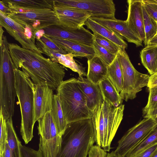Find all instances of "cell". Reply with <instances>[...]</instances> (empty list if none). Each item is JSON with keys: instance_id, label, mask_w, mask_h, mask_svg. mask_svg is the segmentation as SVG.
<instances>
[{"instance_id": "1", "label": "cell", "mask_w": 157, "mask_h": 157, "mask_svg": "<svg viewBox=\"0 0 157 157\" xmlns=\"http://www.w3.org/2000/svg\"><path fill=\"white\" fill-rule=\"evenodd\" d=\"M8 47L15 67L25 72L35 85H45L56 90L65 75L63 65L37 51L24 48L16 44L9 43Z\"/></svg>"}, {"instance_id": "2", "label": "cell", "mask_w": 157, "mask_h": 157, "mask_svg": "<svg viewBox=\"0 0 157 157\" xmlns=\"http://www.w3.org/2000/svg\"><path fill=\"white\" fill-rule=\"evenodd\" d=\"M92 112L96 145L109 152L112 142L122 120L124 105L116 107L105 98Z\"/></svg>"}, {"instance_id": "3", "label": "cell", "mask_w": 157, "mask_h": 157, "mask_svg": "<svg viewBox=\"0 0 157 157\" xmlns=\"http://www.w3.org/2000/svg\"><path fill=\"white\" fill-rule=\"evenodd\" d=\"M91 118L68 124L62 136L60 152L56 157H87L95 143Z\"/></svg>"}, {"instance_id": "4", "label": "cell", "mask_w": 157, "mask_h": 157, "mask_svg": "<svg viewBox=\"0 0 157 157\" xmlns=\"http://www.w3.org/2000/svg\"><path fill=\"white\" fill-rule=\"evenodd\" d=\"M14 72L17 96L21 115L20 132L25 144L33 137L34 121V93L35 84L25 71L15 68Z\"/></svg>"}, {"instance_id": "5", "label": "cell", "mask_w": 157, "mask_h": 157, "mask_svg": "<svg viewBox=\"0 0 157 157\" xmlns=\"http://www.w3.org/2000/svg\"><path fill=\"white\" fill-rule=\"evenodd\" d=\"M9 43L4 35L0 45V111L6 121L13 115L17 96L15 67L10 54Z\"/></svg>"}, {"instance_id": "6", "label": "cell", "mask_w": 157, "mask_h": 157, "mask_svg": "<svg viewBox=\"0 0 157 157\" xmlns=\"http://www.w3.org/2000/svg\"><path fill=\"white\" fill-rule=\"evenodd\" d=\"M56 91L67 124L91 118L92 113L87 107L85 96L77 78L63 81Z\"/></svg>"}, {"instance_id": "7", "label": "cell", "mask_w": 157, "mask_h": 157, "mask_svg": "<svg viewBox=\"0 0 157 157\" xmlns=\"http://www.w3.org/2000/svg\"><path fill=\"white\" fill-rule=\"evenodd\" d=\"M122 73L123 86L120 95L127 101L134 99L144 87L147 86L150 76L137 71L125 49L120 48L117 54Z\"/></svg>"}, {"instance_id": "8", "label": "cell", "mask_w": 157, "mask_h": 157, "mask_svg": "<svg viewBox=\"0 0 157 157\" xmlns=\"http://www.w3.org/2000/svg\"><path fill=\"white\" fill-rule=\"evenodd\" d=\"M7 16L24 27L31 29L35 36L38 31L49 26L59 24L54 10L50 9L11 10Z\"/></svg>"}, {"instance_id": "9", "label": "cell", "mask_w": 157, "mask_h": 157, "mask_svg": "<svg viewBox=\"0 0 157 157\" xmlns=\"http://www.w3.org/2000/svg\"><path fill=\"white\" fill-rule=\"evenodd\" d=\"M37 121L40 136L39 150L43 157H56L61 150L62 135L59 133L51 111Z\"/></svg>"}, {"instance_id": "10", "label": "cell", "mask_w": 157, "mask_h": 157, "mask_svg": "<svg viewBox=\"0 0 157 157\" xmlns=\"http://www.w3.org/2000/svg\"><path fill=\"white\" fill-rule=\"evenodd\" d=\"M54 6L76 8L90 14L91 17H115V7L112 0H55Z\"/></svg>"}, {"instance_id": "11", "label": "cell", "mask_w": 157, "mask_h": 157, "mask_svg": "<svg viewBox=\"0 0 157 157\" xmlns=\"http://www.w3.org/2000/svg\"><path fill=\"white\" fill-rule=\"evenodd\" d=\"M157 124V121L154 119L144 118L129 129L120 140L114 151L120 157H125L146 137Z\"/></svg>"}, {"instance_id": "12", "label": "cell", "mask_w": 157, "mask_h": 157, "mask_svg": "<svg viewBox=\"0 0 157 157\" xmlns=\"http://www.w3.org/2000/svg\"><path fill=\"white\" fill-rule=\"evenodd\" d=\"M43 29L45 36L70 40L91 46L94 40L93 34L83 26L73 28L63 26L59 24Z\"/></svg>"}, {"instance_id": "13", "label": "cell", "mask_w": 157, "mask_h": 157, "mask_svg": "<svg viewBox=\"0 0 157 157\" xmlns=\"http://www.w3.org/2000/svg\"><path fill=\"white\" fill-rule=\"evenodd\" d=\"M60 25L66 27L79 28L83 26L90 14L80 10L66 7L54 6Z\"/></svg>"}, {"instance_id": "14", "label": "cell", "mask_w": 157, "mask_h": 157, "mask_svg": "<svg viewBox=\"0 0 157 157\" xmlns=\"http://www.w3.org/2000/svg\"><path fill=\"white\" fill-rule=\"evenodd\" d=\"M0 25L4 28L9 35L20 44L22 48L43 53L38 48L36 44L26 36L25 27L0 12Z\"/></svg>"}, {"instance_id": "15", "label": "cell", "mask_w": 157, "mask_h": 157, "mask_svg": "<svg viewBox=\"0 0 157 157\" xmlns=\"http://www.w3.org/2000/svg\"><path fill=\"white\" fill-rule=\"evenodd\" d=\"M53 90L47 85H35L34 121L36 122L52 110L54 97Z\"/></svg>"}, {"instance_id": "16", "label": "cell", "mask_w": 157, "mask_h": 157, "mask_svg": "<svg viewBox=\"0 0 157 157\" xmlns=\"http://www.w3.org/2000/svg\"><path fill=\"white\" fill-rule=\"evenodd\" d=\"M128 17L126 20L133 33L142 41L145 40L143 12V0H128Z\"/></svg>"}, {"instance_id": "17", "label": "cell", "mask_w": 157, "mask_h": 157, "mask_svg": "<svg viewBox=\"0 0 157 157\" xmlns=\"http://www.w3.org/2000/svg\"><path fill=\"white\" fill-rule=\"evenodd\" d=\"M90 18L98 23L117 33L124 37L128 42L134 44L137 47L143 46L142 41L130 29L126 20L117 19L115 17L105 18L91 17Z\"/></svg>"}, {"instance_id": "18", "label": "cell", "mask_w": 157, "mask_h": 157, "mask_svg": "<svg viewBox=\"0 0 157 157\" xmlns=\"http://www.w3.org/2000/svg\"><path fill=\"white\" fill-rule=\"evenodd\" d=\"M45 36L60 48L72 53L74 57H85L88 59L95 56L92 46L70 40Z\"/></svg>"}, {"instance_id": "19", "label": "cell", "mask_w": 157, "mask_h": 157, "mask_svg": "<svg viewBox=\"0 0 157 157\" xmlns=\"http://www.w3.org/2000/svg\"><path fill=\"white\" fill-rule=\"evenodd\" d=\"M77 79L85 96L87 107L92 113L99 103L103 100L99 86L86 78L79 77Z\"/></svg>"}, {"instance_id": "20", "label": "cell", "mask_w": 157, "mask_h": 157, "mask_svg": "<svg viewBox=\"0 0 157 157\" xmlns=\"http://www.w3.org/2000/svg\"><path fill=\"white\" fill-rule=\"evenodd\" d=\"M87 28L93 33H98L117 45L121 48L125 49L128 47L127 43L122 36L117 33L91 19L90 17L85 23Z\"/></svg>"}, {"instance_id": "21", "label": "cell", "mask_w": 157, "mask_h": 157, "mask_svg": "<svg viewBox=\"0 0 157 157\" xmlns=\"http://www.w3.org/2000/svg\"><path fill=\"white\" fill-rule=\"evenodd\" d=\"M10 10L50 9L54 10L53 0H1Z\"/></svg>"}, {"instance_id": "22", "label": "cell", "mask_w": 157, "mask_h": 157, "mask_svg": "<svg viewBox=\"0 0 157 157\" xmlns=\"http://www.w3.org/2000/svg\"><path fill=\"white\" fill-rule=\"evenodd\" d=\"M86 78L96 84L107 77V66L98 56L88 59Z\"/></svg>"}, {"instance_id": "23", "label": "cell", "mask_w": 157, "mask_h": 157, "mask_svg": "<svg viewBox=\"0 0 157 157\" xmlns=\"http://www.w3.org/2000/svg\"><path fill=\"white\" fill-rule=\"evenodd\" d=\"M142 63L150 75L157 71V45H147L140 52Z\"/></svg>"}, {"instance_id": "24", "label": "cell", "mask_w": 157, "mask_h": 157, "mask_svg": "<svg viewBox=\"0 0 157 157\" xmlns=\"http://www.w3.org/2000/svg\"><path fill=\"white\" fill-rule=\"evenodd\" d=\"M103 98H105L113 106L118 107L121 104L122 100L120 93L106 77L98 84Z\"/></svg>"}, {"instance_id": "25", "label": "cell", "mask_w": 157, "mask_h": 157, "mask_svg": "<svg viewBox=\"0 0 157 157\" xmlns=\"http://www.w3.org/2000/svg\"><path fill=\"white\" fill-rule=\"evenodd\" d=\"M51 111L59 133L62 135L68 124L64 118L60 100L57 94L54 95Z\"/></svg>"}, {"instance_id": "26", "label": "cell", "mask_w": 157, "mask_h": 157, "mask_svg": "<svg viewBox=\"0 0 157 157\" xmlns=\"http://www.w3.org/2000/svg\"><path fill=\"white\" fill-rule=\"evenodd\" d=\"M107 77L120 93L122 89V73L117 56L112 63L107 67Z\"/></svg>"}, {"instance_id": "27", "label": "cell", "mask_w": 157, "mask_h": 157, "mask_svg": "<svg viewBox=\"0 0 157 157\" xmlns=\"http://www.w3.org/2000/svg\"><path fill=\"white\" fill-rule=\"evenodd\" d=\"M7 133V143L10 149L12 157H21V141L18 139L13 126L12 118L6 121Z\"/></svg>"}, {"instance_id": "28", "label": "cell", "mask_w": 157, "mask_h": 157, "mask_svg": "<svg viewBox=\"0 0 157 157\" xmlns=\"http://www.w3.org/2000/svg\"><path fill=\"white\" fill-rule=\"evenodd\" d=\"M157 144V124L146 137L129 152L125 157H133L136 155Z\"/></svg>"}, {"instance_id": "29", "label": "cell", "mask_w": 157, "mask_h": 157, "mask_svg": "<svg viewBox=\"0 0 157 157\" xmlns=\"http://www.w3.org/2000/svg\"><path fill=\"white\" fill-rule=\"evenodd\" d=\"M142 9L145 34V40L144 43L145 45H147L149 41L156 35L157 22L148 14L145 9L143 2Z\"/></svg>"}, {"instance_id": "30", "label": "cell", "mask_w": 157, "mask_h": 157, "mask_svg": "<svg viewBox=\"0 0 157 157\" xmlns=\"http://www.w3.org/2000/svg\"><path fill=\"white\" fill-rule=\"evenodd\" d=\"M73 55L71 53L62 54L58 60V63L78 73L79 77L86 76L85 68L77 63Z\"/></svg>"}, {"instance_id": "31", "label": "cell", "mask_w": 157, "mask_h": 157, "mask_svg": "<svg viewBox=\"0 0 157 157\" xmlns=\"http://www.w3.org/2000/svg\"><path fill=\"white\" fill-rule=\"evenodd\" d=\"M95 52V55L98 57L108 67L113 61L117 55L113 54L99 45L94 40L92 46Z\"/></svg>"}, {"instance_id": "32", "label": "cell", "mask_w": 157, "mask_h": 157, "mask_svg": "<svg viewBox=\"0 0 157 157\" xmlns=\"http://www.w3.org/2000/svg\"><path fill=\"white\" fill-rule=\"evenodd\" d=\"M94 40L100 46L112 53L117 55L120 48L117 45L99 34L93 33Z\"/></svg>"}, {"instance_id": "33", "label": "cell", "mask_w": 157, "mask_h": 157, "mask_svg": "<svg viewBox=\"0 0 157 157\" xmlns=\"http://www.w3.org/2000/svg\"><path fill=\"white\" fill-rule=\"evenodd\" d=\"M149 96L147 104L143 109L144 116L157 109V86L148 88Z\"/></svg>"}, {"instance_id": "34", "label": "cell", "mask_w": 157, "mask_h": 157, "mask_svg": "<svg viewBox=\"0 0 157 157\" xmlns=\"http://www.w3.org/2000/svg\"><path fill=\"white\" fill-rule=\"evenodd\" d=\"M36 45L43 53L53 62L58 63V60L62 54L56 52L48 47L40 39H36Z\"/></svg>"}, {"instance_id": "35", "label": "cell", "mask_w": 157, "mask_h": 157, "mask_svg": "<svg viewBox=\"0 0 157 157\" xmlns=\"http://www.w3.org/2000/svg\"><path fill=\"white\" fill-rule=\"evenodd\" d=\"M0 155L3 153L7 143L6 121L0 111Z\"/></svg>"}, {"instance_id": "36", "label": "cell", "mask_w": 157, "mask_h": 157, "mask_svg": "<svg viewBox=\"0 0 157 157\" xmlns=\"http://www.w3.org/2000/svg\"><path fill=\"white\" fill-rule=\"evenodd\" d=\"M21 157H43L42 153L39 150L22 145H20Z\"/></svg>"}, {"instance_id": "37", "label": "cell", "mask_w": 157, "mask_h": 157, "mask_svg": "<svg viewBox=\"0 0 157 157\" xmlns=\"http://www.w3.org/2000/svg\"><path fill=\"white\" fill-rule=\"evenodd\" d=\"M88 155V157H107V153L101 147L96 145L90 148Z\"/></svg>"}, {"instance_id": "38", "label": "cell", "mask_w": 157, "mask_h": 157, "mask_svg": "<svg viewBox=\"0 0 157 157\" xmlns=\"http://www.w3.org/2000/svg\"><path fill=\"white\" fill-rule=\"evenodd\" d=\"M143 4L148 14L157 21V5L143 0Z\"/></svg>"}, {"instance_id": "39", "label": "cell", "mask_w": 157, "mask_h": 157, "mask_svg": "<svg viewBox=\"0 0 157 157\" xmlns=\"http://www.w3.org/2000/svg\"><path fill=\"white\" fill-rule=\"evenodd\" d=\"M40 39L49 48L60 53L66 54L68 53L59 47L55 43L49 40L45 35H43Z\"/></svg>"}, {"instance_id": "40", "label": "cell", "mask_w": 157, "mask_h": 157, "mask_svg": "<svg viewBox=\"0 0 157 157\" xmlns=\"http://www.w3.org/2000/svg\"><path fill=\"white\" fill-rule=\"evenodd\" d=\"M157 148V144L136 155L133 157H153Z\"/></svg>"}, {"instance_id": "41", "label": "cell", "mask_w": 157, "mask_h": 157, "mask_svg": "<svg viewBox=\"0 0 157 157\" xmlns=\"http://www.w3.org/2000/svg\"><path fill=\"white\" fill-rule=\"evenodd\" d=\"M148 88L157 86V74L155 73L149 76L147 86Z\"/></svg>"}, {"instance_id": "42", "label": "cell", "mask_w": 157, "mask_h": 157, "mask_svg": "<svg viewBox=\"0 0 157 157\" xmlns=\"http://www.w3.org/2000/svg\"><path fill=\"white\" fill-rule=\"evenodd\" d=\"M0 12L7 16L11 13L10 8L5 4L1 0L0 1Z\"/></svg>"}, {"instance_id": "43", "label": "cell", "mask_w": 157, "mask_h": 157, "mask_svg": "<svg viewBox=\"0 0 157 157\" xmlns=\"http://www.w3.org/2000/svg\"><path fill=\"white\" fill-rule=\"evenodd\" d=\"M0 157H12L10 149L7 143L6 144L5 150Z\"/></svg>"}, {"instance_id": "44", "label": "cell", "mask_w": 157, "mask_h": 157, "mask_svg": "<svg viewBox=\"0 0 157 157\" xmlns=\"http://www.w3.org/2000/svg\"><path fill=\"white\" fill-rule=\"evenodd\" d=\"M144 117V118H153L157 121V109L148 113Z\"/></svg>"}, {"instance_id": "45", "label": "cell", "mask_w": 157, "mask_h": 157, "mask_svg": "<svg viewBox=\"0 0 157 157\" xmlns=\"http://www.w3.org/2000/svg\"><path fill=\"white\" fill-rule=\"evenodd\" d=\"M44 34V32L43 29L37 31L35 34L36 39H40Z\"/></svg>"}, {"instance_id": "46", "label": "cell", "mask_w": 157, "mask_h": 157, "mask_svg": "<svg viewBox=\"0 0 157 157\" xmlns=\"http://www.w3.org/2000/svg\"><path fill=\"white\" fill-rule=\"evenodd\" d=\"M157 45V35H155L149 41L147 45Z\"/></svg>"}, {"instance_id": "47", "label": "cell", "mask_w": 157, "mask_h": 157, "mask_svg": "<svg viewBox=\"0 0 157 157\" xmlns=\"http://www.w3.org/2000/svg\"><path fill=\"white\" fill-rule=\"evenodd\" d=\"M0 44H1L2 41L3 35V33L4 32V30L3 29L2 27L0 25Z\"/></svg>"}, {"instance_id": "48", "label": "cell", "mask_w": 157, "mask_h": 157, "mask_svg": "<svg viewBox=\"0 0 157 157\" xmlns=\"http://www.w3.org/2000/svg\"><path fill=\"white\" fill-rule=\"evenodd\" d=\"M147 2L157 5V0H145Z\"/></svg>"}, {"instance_id": "49", "label": "cell", "mask_w": 157, "mask_h": 157, "mask_svg": "<svg viewBox=\"0 0 157 157\" xmlns=\"http://www.w3.org/2000/svg\"><path fill=\"white\" fill-rule=\"evenodd\" d=\"M153 157H157V148Z\"/></svg>"}, {"instance_id": "50", "label": "cell", "mask_w": 157, "mask_h": 157, "mask_svg": "<svg viewBox=\"0 0 157 157\" xmlns=\"http://www.w3.org/2000/svg\"><path fill=\"white\" fill-rule=\"evenodd\" d=\"M157 35V33H156V35Z\"/></svg>"}, {"instance_id": "51", "label": "cell", "mask_w": 157, "mask_h": 157, "mask_svg": "<svg viewBox=\"0 0 157 157\" xmlns=\"http://www.w3.org/2000/svg\"><path fill=\"white\" fill-rule=\"evenodd\" d=\"M155 73L157 74V71Z\"/></svg>"}]
</instances>
